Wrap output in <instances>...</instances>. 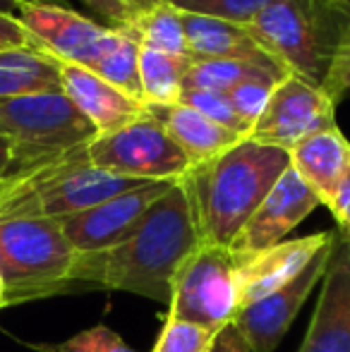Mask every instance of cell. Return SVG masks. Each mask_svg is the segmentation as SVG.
I'll return each mask as SVG.
<instances>
[{"label": "cell", "instance_id": "6da1fadb", "mask_svg": "<svg viewBox=\"0 0 350 352\" xmlns=\"http://www.w3.org/2000/svg\"><path fill=\"white\" fill-rule=\"evenodd\" d=\"M199 245L187 195L173 182L125 242L77 254L75 290L103 287L171 305L175 274Z\"/></svg>", "mask_w": 350, "mask_h": 352}, {"label": "cell", "instance_id": "7a4b0ae2", "mask_svg": "<svg viewBox=\"0 0 350 352\" xmlns=\"http://www.w3.org/2000/svg\"><path fill=\"white\" fill-rule=\"evenodd\" d=\"M290 168V153L243 140L180 177L201 245L233 247L274 185Z\"/></svg>", "mask_w": 350, "mask_h": 352}, {"label": "cell", "instance_id": "3957f363", "mask_svg": "<svg viewBox=\"0 0 350 352\" xmlns=\"http://www.w3.org/2000/svg\"><path fill=\"white\" fill-rule=\"evenodd\" d=\"M348 17L331 0H276L245 29L285 72L322 87Z\"/></svg>", "mask_w": 350, "mask_h": 352}, {"label": "cell", "instance_id": "277c9868", "mask_svg": "<svg viewBox=\"0 0 350 352\" xmlns=\"http://www.w3.org/2000/svg\"><path fill=\"white\" fill-rule=\"evenodd\" d=\"M80 252L53 218H0L5 307L75 290Z\"/></svg>", "mask_w": 350, "mask_h": 352}, {"label": "cell", "instance_id": "5b68a950", "mask_svg": "<svg viewBox=\"0 0 350 352\" xmlns=\"http://www.w3.org/2000/svg\"><path fill=\"white\" fill-rule=\"evenodd\" d=\"M140 180H127L94 168L87 151L39 168L0 190V218H61L75 216L118 197Z\"/></svg>", "mask_w": 350, "mask_h": 352}, {"label": "cell", "instance_id": "8992f818", "mask_svg": "<svg viewBox=\"0 0 350 352\" xmlns=\"http://www.w3.org/2000/svg\"><path fill=\"white\" fill-rule=\"evenodd\" d=\"M0 135L14 146L24 175L87 151L96 127L63 91L0 101Z\"/></svg>", "mask_w": 350, "mask_h": 352}, {"label": "cell", "instance_id": "52a82bcc", "mask_svg": "<svg viewBox=\"0 0 350 352\" xmlns=\"http://www.w3.org/2000/svg\"><path fill=\"white\" fill-rule=\"evenodd\" d=\"M245 259L248 254L233 247L199 245L175 274L168 316L221 333L243 309L240 271Z\"/></svg>", "mask_w": 350, "mask_h": 352}, {"label": "cell", "instance_id": "ba28073f", "mask_svg": "<svg viewBox=\"0 0 350 352\" xmlns=\"http://www.w3.org/2000/svg\"><path fill=\"white\" fill-rule=\"evenodd\" d=\"M87 158L98 170L140 182H175L192 168L182 148L149 116L98 135L87 146Z\"/></svg>", "mask_w": 350, "mask_h": 352}, {"label": "cell", "instance_id": "9c48e42d", "mask_svg": "<svg viewBox=\"0 0 350 352\" xmlns=\"http://www.w3.org/2000/svg\"><path fill=\"white\" fill-rule=\"evenodd\" d=\"M336 108L322 87H314L295 74H285L271 91L250 140L290 151L307 137L336 127Z\"/></svg>", "mask_w": 350, "mask_h": 352}, {"label": "cell", "instance_id": "30bf717a", "mask_svg": "<svg viewBox=\"0 0 350 352\" xmlns=\"http://www.w3.org/2000/svg\"><path fill=\"white\" fill-rule=\"evenodd\" d=\"M171 185L173 182H142L91 209L61 218V228L77 252L111 250L132 235L144 213L166 195Z\"/></svg>", "mask_w": 350, "mask_h": 352}, {"label": "cell", "instance_id": "8fae6325", "mask_svg": "<svg viewBox=\"0 0 350 352\" xmlns=\"http://www.w3.org/2000/svg\"><path fill=\"white\" fill-rule=\"evenodd\" d=\"M17 19L43 53L67 65L91 67L111 29L72 8L51 3H17Z\"/></svg>", "mask_w": 350, "mask_h": 352}, {"label": "cell", "instance_id": "7c38bea8", "mask_svg": "<svg viewBox=\"0 0 350 352\" xmlns=\"http://www.w3.org/2000/svg\"><path fill=\"white\" fill-rule=\"evenodd\" d=\"M333 242H336V235L312 256V261L300 271L298 278H293L288 285L281 287V290L271 292L269 297H264V300L254 302V305L245 307L240 311L238 319H235V326L245 336L250 350L274 352L278 348V343L288 333L298 311L307 302L309 292L314 290V285L327 274L329 259H331V252H333Z\"/></svg>", "mask_w": 350, "mask_h": 352}, {"label": "cell", "instance_id": "4fadbf2b", "mask_svg": "<svg viewBox=\"0 0 350 352\" xmlns=\"http://www.w3.org/2000/svg\"><path fill=\"white\" fill-rule=\"evenodd\" d=\"M317 206H322V199L314 195L312 187L305 185L293 168H288L248 221V226L243 228L233 250L243 254H257L278 245Z\"/></svg>", "mask_w": 350, "mask_h": 352}, {"label": "cell", "instance_id": "5bb4252c", "mask_svg": "<svg viewBox=\"0 0 350 352\" xmlns=\"http://www.w3.org/2000/svg\"><path fill=\"white\" fill-rule=\"evenodd\" d=\"M298 352H350V247L336 235L322 295Z\"/></svg>", "mask_w": 350, "mask_h": 352}, {"label": "cell", "instance_id": "9a60e30c", "mask_svg": "<svg viewBox=\"0 0 350 352\" xmlns=\"http://www.w3.org/2000/svg\"><path fill=\"white\" fill-rule=\"evenodd\" d=\"M331 240L333 232H314V235L295 237V240H283L269 250L257 252V254H248L243 271H240L243 309L298 278L300 271L312 261V256Z\"/></svg>", "mask_w": 350, "mask_h": 352}, {"label": "cell", "instance_id": "2e32d148", "mask_svg": "<svg viewBox=\"0 0 350 352\" xmlns=\"http://www.w3.org/2000/svg\"><path fill=\"white\" fill-rule=\"evenodd\" d=\"M61 87L98 135L118 132L146 116V103L122 94L87 67L61 63Z\"/></svg>", "mask_w": 350, "mask_h": 352}, {"label": "cell", "instance_id": "e0dca14e", "mask_svg": "<svg viewBox=\"0 0 350 352\" xmlns=\"http://www.w3.org/2000/svg\"><path fill=\"white\" fill-rule=\"evenodd\" d=\"M146 116L154 118L166 135L182 148L192 166H199L211 158L221 156L235 144L248 137H240L238 132L209 120L206 116L197 113L195 108L185 103H171V106H146Z\"/></svg>", "mask_w": 350, "mask_h": 352}, {"label": "cell", "instance_id": "ac0fdd59", "mask_svg": "<svg viewBox=\"0 0 350 352\" xmlns=\"http://www.w3.org/2000/svg\"><path fill=\"white\" fill-rule=\"evenodd\" d=\"M190 60H257L276 63L240 24L206 14L182 12Z\"/></svg>", "mask_w": 350, "mask_h": 352}, {"label": "cell", "instance_id": "d6986e66", "mask_svg": "<svg viewBox=\"0 0 350 352\" xmlns=\"http://www.w3.org/2000/svg\"><path fill=\"white\" fill-rule=\"evenodd\" d=\"M290 168L303 177L307 187L327 206L329 197L333 195L338 180L350 166V142L341 130L329 127L317 135L307 137L290 148Z\"/></svg>", "mask_w": 350, "mask_h": 352}, {"label": "cell", "instance_id": "ffe728a7", "mask_svg": "<svg viewBox=\"0 0 350 352\" xmlns=\"http://www.w3.org/2000/svg\"><path fill=\"white\" fill-rule=\"evenodd\" d=\"M63 91L61 63L36 46L0 51V101Z\"/></svg>", "mask_w": 350, "mask_h": 352}, {"label": "cell", "instance_id": "44dd1931", "mask_svg": "<svg viewBox=\"0 0 350 352\" xmlns=\"http://www.w3.org/2000/svg\"><path fill=\"white\" fill-rule=\"evenodd\" d=\"M278 63H257V60H192L185 77V89L199 91L228 94L233 87L250 79H274L281 82L285 77Z\"/></svg>", "mask_w": 350, "mask_h": 352}, {"label": "cell", "instance_id": "7402d4cb", "mask_svg": "<svg viewBox=\"0 0 350 352\" xmlns=\"http://www.w3.org/2000/svg\"><path fill=\"white\" fill-rule=\"evenodd\" d=\"M140 51L142 46L130 34L120 32V29H111L106 41H103V48L98 53L96 63L89 70L96 77H101L103 82L120 89L122 94L144 103V94H142L140 82Z\"/></svg>", "mask_w": 350, "mask_h": 352}, {"label": "cell", "instance_id": "603a6c76", "mask_svg": "<svg viewBox=\"0 0 350 352\" xmlns=\"http://www.w3.org/2000/svg\"><path fill=\"white\" fill-rule=\"evenodd\" d=\"M192 60L185 56H171V53L140 51V82L146 106H171L177 103L185 89V77Z\"/></svg>", "mask_w": 350, "mask_h": 352}, {"label": "cell", "instance_id": "cb8c5ba5", "mask_svg": "<svg viewBox=\"0 0 350 352\" xmlns=\"http://www.w3.org/2000/svg\"><path fill=\"white\" fill-rule=\"evenodd\" d=\"M120 32L130 34L142 48H151V51L187 58L182 10L173 8L171 3L156 5V8L140 12L125 29H120Z\"/></svg>", "mask_w": 350, "mask_h": 352}, {"label": "cell", "instance_id": "d4e9b609", "mask_svg": "<svg viewBox=\"0 0 350 352\" xmlns=\"http://www.w3.org/2000/svg\"><path fill=\"white\" fill-rule=\"evenodd\" d=\"M168 3L182 12L206 14V17L248 27L276 0H168Z\"/></svg>", "mask_w": 350, "mask_h": 352}, {"label": "cell", "instance_id": "484cf974", "mask_svg": "<svg viewBox=\"0 0 350 352\" xmlns=\"http://www.w3.org/2000/svg\"><path fill=\"white\" fill-rule=\"evenodd\" d=\"M216 336L219 333H214V331L204 329L199 324L168 316L151 352H211Z\"/></svg>", "mask_w": 350, "mask_h": 352}, {"label": "cell", "instance_id": "4316f807", "mask_svg": "<svg viewBox=\"0 0 350 352\" xmlns=\"http://www.w3.org/2000/svg\"><path fill=\"white\" fill-rule=\"evenodd\" d=\"M177 103H185V106L195 108L197 113L206 116L209 120L219 122V125L228 127V130L238 132L240 137H250V127L235 116L233 106L228 103L226 94L216 91H199V89H182V96Z\"/></svg>", "mask_w": 350, "mask_h": 352}, {"label": "cell", "instance_id": "83f0119b", "mask_svg": "<svg viewBox=\"0 0 350 352\" xmlns=\"http://www.w3.org/2000/svg\"><path fill=\"white\" fill-rule=\"evenodd\" d=\"M276 84L278 82H274V79H250V82L238 84V87H233L226 94L228 103L233 106L235 116L250 127V132H252L254 122H257L259 116L264 113Z\"/></svg>", "mask_w": 350, "mask_h": 352}, {"label": "cell", "instance_id": "f1b7e54d", "mask_svg": "<svg viewBox=\"0 0 350 352\" xmlns=\"http://www.w3.org/2000/svg\"><path fill=\"white\" fill-rule=\"evenodd\" d=\"M322 91L336 106L346 96H350V17L341 32V41H338V48L333 53L331 67H329L327 77H324Z\"/></svg>", "mask_w": 350, "mask_h": 352}, {"label": "cell", "instance_id": "f546056e", "mask_svg": "<svg viewBox=\"0 0 350 352\" xmlns=\"http://www.w3.org/2000/svg\"><path fill=\"white\" fill-rule=\"evenodd\" d=\"M58 352H137L125 343L116 331L98 324L87 331H80L77 336L67 338L56 348Z\"/></svg>", "mask_w": 350, "mask_h": 352}, {"label": "cell", "instance_id": "4dcf8cb0", "mask_svg": "<svg viewBox=\"0 0 350 352\" xmlns=\"http://www.w3.org/2000/svg\"><path fill=\"white\" fill-rule=\"evenodd\" d=\"M91 14L98 17V24L108 29H125L137 17V10L130 0H80Z\"/></svg>", "mask_w": 350, "mask_h": 352}, {"label": "cell", "instance_id": "1f68e13d", "mask_svg": "<svg viewBox=\"0 0 350 352\" xmlns=\"http://www.w3.org/2000/svg\"><path fill=\"white\" fill-rule=\"evenodd\" d=\"M22 46H36L34 36L27 32L22 22L14 14L0 12V51H10V48H22Z\"/></svg>", "mask_w": 350, "mask_h": 352}, {"label": "cell", "instance_id": "d6a6232c", "mask_svg": "<svg viewBox=\"0 0 350 352\" xmlns=\"http://www.w3.org/2000/svg\"><path fill=\"white\" fill-rule=\"evenodd\" d=\"M327 206H329V211L333 213V218H336L338 230L341 232L350 230V166L341 175V180H338L333 195L329 197Z\"/></svg>", "mask_w": 350, "mask_h": 352}, {"label": "cell", "instance_id": "836d02e7", "mask_svg": "<svg viewBox=\"0 0 350 352\" xmlns=\"http://www.w3.org/2000/svg\"><path fill=\"white\" fill-rule=\"evenodd\" d=\"M211 352H252L245 340V336L240 333V329L233 324H228L219 336H216V343H214V350Z\"/></svg>", "mask_w": 350, "mask_h": 352}, {"label": "cell", "instance_id": "e575fe53", "mask_svg": "<svg viewBox=\"0 0 350 352\" xmlns=\"http://www.w3.org/2000/svg\"><path fill=\"white\" fill-rule=\"evenodd\" d=\"M130 3H132V8H135L137 12H144V10H151V8H156V5L168 3V0H130Z\"/></svg>", "mask_w": 350, "mask_h": 352}, {"label": "cell", "instance_id": "d590c367", "mask_svg": "<svg viewBox=\"0 0 350 352\" xmlns=\"http://www.w3.org/2000/svg\"><path fill=\"white\" fill-rule=\"evenodd\" d=\"M0 12H8L17 17V0H0Z\"/></svg>", "mask_w": 350, "mask_h": 352}, {"label": "cell", "instance_id": "8d00e7d4", "mask_svg": "<svg viewBox=\"0 0 350 352\" xmlns=\"http://www.w3.org/2000/svg\"><path fill=\"white\" fill-rule=\"evenodd\" d=\"M17 3H51V5H63V8H70V0H17Z\"/></svg>", "mask_w": 350, "mask_h": 352}, {"label": "cell", "instance_id": "74e56055", "mask_svg": "<svg viewBox=\"0 0 350 352\" xmlns=\"http://www.w3.org/2000/svg\"><path fill=\"white\" fill-rule=\"evenodd\" d=\"M333 5H336V8H341L343 12H348L350 14V0H331Z\"/></svg>", "mask_w": 350, "mask_h": 352}, {"label": "cell", "instance_id": "f35d334b", "mask_svg": "<svg viewBox=\"0 0 350 352\" xmlns=\"http://www.w3.org/2000/svg\"><path fill=\"white\" fill-rule=\"evenodd\" d=\"M0 307H5V283H3V274H0Z\"/></svg>", "mask_w": 350, "mask_h": 352}, {"label": "cell", "instance_id": "ab89813d", "mask_svg": "<svg viewBox=\"0 0 350 352\" xmlns=\"http://www.w3.org/2000/svg\"><path fill=\"white\" fill-rule=\"evenodd\" d=\"M341 235H343V240H346V242H348V247H350V230H346V232H341Z\"/></svg>", "mask_w": 350, "mask_h": 352}]
</instances>
